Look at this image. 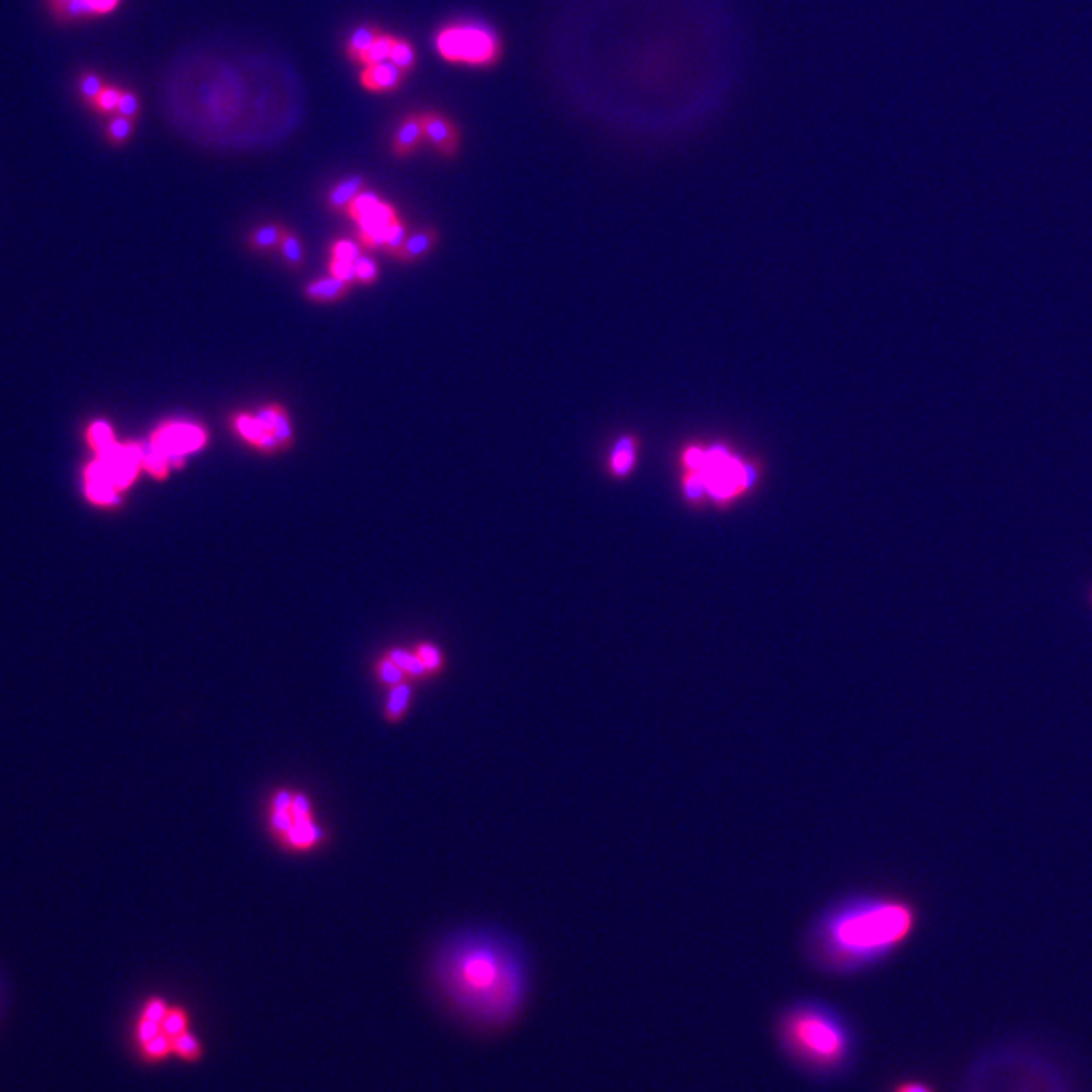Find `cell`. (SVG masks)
I'll use <instances>...</instances> for the list:
<instances>
[{"mask_svg":"<svg viewBox=\"0 0 1092 1092\" xmlns=\"http://www.w3.org/2000/svg\"><path fill=\"white\" fill-rule=\"evenodd\" d=\"M409 700H411V688H409V686L407 684H394V688H393L391 696H388V702H387L388 716H393V718L401 716L405 712V708H407V704H409Z\"/></svg>","mask_w":1092,"mask_h":1092,"instance_id":"37","label":"cell"},{"mask_svg":"<svg viewBox=\"0 0 1092 1092\" xmlns=\"http://www.w3.org/2000/svg\"><path fill=\"white\" fill-rule=\"evenodd\" d=\"M405 239H407V227H405L401 217H399V219H394L391 225H388L387 235H385V243H382V253L394 259V256H397L399 250H401V245L405 243Z\"/></svg>","mask_w":1092,"mask_h":1092,"instance_id":"32","label":"cell"},{"mask_svg":"<svg viewBox=\"0 0 1092 1092\" xmlns=\"http://www.w3.org/2000/svg\"><path fill=\"white\" fill-rule=\"evenodd\" d=\"M437 243H440V231H437L434 225H425L421 227V229L413 231L411 235H407V239H405L401 250H399L394 259L401 263L421 262V259L427 257L435 250Z\"/></svg>","mask_w":1092,"mask_h":1092,"instance_id":"15","label":"cell"},{"mask_svg":"<svg viewBox=\"0 0 1092 1092\" xmlns=\"http://www.w3.org/2000/svg\"><path fill=\"white\" fill-rule=\"evenodd\" d=\"M140 95L136 91L132 89H122V97H120V106H118V116L129 118V120H136L140 116Z\"/></svg>","mask_w":1092,"mask_h":1092,"instance_id":"43","label":"cell"},{"mask_svg":"<svg viewBox=\"0 0 1092 1092\" xmlns=\"http://www.w3.org/2000/svg\"><path fill=\"white\" fill-rule=\"evenodd\" d=\"M169 1008H170V1003L166 1002L164 997L152 996V997H148L142 1003V1008H140L138 1015H140V1018L152 1020V1021H158V1024H162V1020H164V1015H166V1012H169Z\"/></svg>","mask_w":1092,"mask_h":1092,"instance_id":"40","label":"cell"},{"mask_svg":"<svg viewBox=\"0 0 1092 1092\" xmlns=\"http://www.w3.org/2000/svg\"><path fill=\"white\" fill-rule=\"evenodd\" d=\"M272 824H273V827L278 831H284V834H288L290 827L294 825V815H291L290 809H273Z\"/></svg>","mask_w":1092,"mask_h":1092,"instance_id":"46","label":"cell"},{"mask_svg":"<svg viewBox=\"0 0 1092 1092\" xmlns=\"http://www.w3.org/2000/svg\"><path fill=\"white\" fill-rule=\"evenodd\" d=\"M350 290H353L350 285H346L340 279L328 275V278L310 281V284L304 288V294L307 300L316 302V304H336V302L344 300V297L348 296Z\"/></svg>","mask_w":1092,"mask_h":1092,"instance_id":"18","label":"cell"},{"mask_svg":"<svg viewBox=\"0 0 1092 1092\" xmlns=\"http://www.w3.org/2000/svg\"><path fill=\"white\" fill-rule=\"evenodd\" d=\"M290 812L294 815V819L310 818V803H307V799L304 796H296L294 802H291Z\"/></svg>","mask_w":1092,"mask_h":1092,"instance_id":"48","label":"cell"},{"mask_svg":"<svg viewBox=\"0 0 1092 1092\" xmlns=\"http://www.w3.org/2000/svg\"><path fill=\"white\" fill-rule=\"evenodd\" d=\"M388 658H391L393 662L403 670V672H409L413 675H423L427 672L425 664L421 662V658L413 656V653H409L405 650H393L391 656H388Z\"/></svg>","mask_w":1092,"mask_h":1092,"instance_id":"39","label":"cell"},{"mask_svg":"<svg viewBox=\"0 0 1092 1092\" xmlns=\"http://www.w3.org/2000/svg\"><path fill=\"white\" fill-rule=\"evenodd\" d=\"M318 837H320V831H318V827L312 824L310 818L294 819V825H291L288 831V840L294 843V846H302V848L310 846V843L316 842Z\"/></svg>","mask_w":1092,"mask_h":1092,"instance_id":"31","label":"cell"},{"mask_svg":"<svg viewBox=\"0 0 1092 1092\" xmlns=\"http://www.w3.org/2000/svg\"><path fill=\"white\" fill-rule=\"evenodd\" d=\"M291 802H294V797H291L288 791H279L278 796H275L273 809H290Z\"/></svg>","mask_w":1092,"mask_h":1092,"instance_id":"49","label":"cell"},{"mask_svg":"<svg viewBox=\"0 0 1092 1092\" xmlns=\"http://www.w3.org/2000/svg\"><path fill=\"white\" fill-rule=\"evenodd\" d=\"M85 494L94 504L100 506H116L120 504L122 491H118L116 486L107 475L106 468L101 466L100 459L91 462L85 469Z\"/></svg>","mask_w":1092,"mask_h":1092,"instance_id":"14","label":"cell"},{"mask_svg":"<svg viewBox=\"0 0 1092 1092\" xmlns=\"http://www.w3.org/2000/svg\"><path fill=\"white\" fill-rule=\"evenodd\" d=\"M160 1032H162V1024H158V1021L146 1020V1018H140V1015H136V1020H134V1026H132L134 1050H136V1048H140V1046H144L146 1042L152 1040V1037L158 1036Z\"/></svg>","mask_w":1092,"mask_h":1092,"instance_id":"33","label":"cell"},{"mask_svg":"<svg viewBox=\"0 0 1092 1092\" xmlns=\"http://www.w3.org/2000/svg\"><path fill=\"white\" fill-rule=\"evenodd\" d=\"M138 1060L144 1066H160L164 1064L169 1058H172V1037L164 1032H160L158 1036L152 1037L150 1042H146L144 1046L136 1048Z\"/></svg>","mask_w":1092,"mask_h":1092,"instance_id":"21","label":"cell"},{"mask_svg":"<svg viewBox=\"0 0 1092 1092\" xmlns=\"http://www.w3.org/2000/svg\"><path fill=\"white\" fill-rule=\"evenodd\" d=\"M354 267H356V284H360V285L376 284L378 266H376V262L371 256H365V253H362V256L356 259Z\"/></svg>","mask_w":1092,"mask_h":1092,"instance_id":"38","label":"cell"},{"mask_svg":"<svg viewBox=\"0 0 1092 1092\" xmlns=\"http://www.w3.org/2000/svg\"><path fill=\"white\" fill-rule=\"evenodd\" d=\"M134 126H136V120H129V118H124V116H118V113H113V116L110 118V122H107V128H106L107 142H110L112 146H124L129 138H132Z\"/></svg>","mask_w":1092,"mask_h":1092,"instance_id":"29","label":"cell"},{"mask_svg":"<svg viewBox=\"0 0 1092 1092\" xmlns=\"http://www.w3.org/2000/svg\"><path fill=\"white\" fill-rule=\"evenodd\" d=\"M417 656L421 658V662L425 664L427 672H431V670H437L441 666V653L434 646V643H421L419 650H417Z\"/></svg>","mask_w":1092,"mask_h":1092,"instance_id":"44","label":"cell"},{"mask_svg":"<svg viewBox=\"0 0 1092 1092\" xmlns=\"http://www.w3.org/2000/svg\"><path fill=\"white\" fill-rule=\"evenodd\" d=\"M122 0H72L69 4L55 13L57 20L61 23H73L81 19H95V16H107L116 13Z\"/></svg>","mask_w":1092,"mask_h":1092,"instance_id":"16","label":"cell"},{"mask_svg":"<svg viewBox=\"0 0 1092 1092\" xmlns=\"http://www.w3.org/2000/svg\"><path fill=\"white\" fill-rule=\"evenodd\" d=\"M273 435H275V440H278V443H279V450L281 451H288L290 447L294 445V427H291V419H290L288 409H285L284 413H281L278 425H275Z\"/></svg>","mask_w":1092,"mask_h":1092,"instance_id":"42","label":"cell"},{"mask_svg":"<svg viewBox=\"0 0 1092 1092\" xmlns=\"http://www.w3.org/2000/svg\"><path fill=\"white\" fill-rule=\"evenodd\" d=\"M421 120H423L425 140L429 142L431 148L441 158H453L459 152V146H462L457 124L450 116L437 110L421 112Z\"/></svg>","mask_w":1092,"mask_h":1092,"instance_id":"9","label":"cell"},{"mask_svg":"<svg viewBox=\"0 0 1092 1092\" xmlns=\"http://www.w3.org/2000/svg\"><path fill=\"white\" fill-rule=\"evenodd\" d=\"M680 490L690 506H731L756 488L761 466L727 443H688L678 457Z\"/></svg>","mask_w":1092,"mask_h":1092,"instance_id":"4","label":"cell"},{"mask_svg":"<svg viewBox=\"0 0 1092 1092\" xmlns=\"http://www.w3.org/2000/svg\"><path fill=\"white\" fill-rule=\"evenodd\" d=\"M204 1050L207 1048H204L203 1040L193 1030H187L172 1037V1058L185 1064L201 1062L204 1058Z\"/></svg>","mask_w":1092,"mask_h":1092,"instance_id":"19","label":"cell"},{"mask_svg":"<svg viewBox=\"0 0 1092 1092\" xmlns=\"http://www.w3.org/2000/svg\"><path fill=\"white\" fill-rule=\"evenodd\" d=\"M106 83H107V81L101 78V75H97L94 72L81 73V78H79V95L83 97L85 104H89V101L94 100V97L106 88Z\"/></svg>","mask_w":1092,"mask_h":1092,"instance_id":"36","label":"cell"},{"mask_svg":"<svg viewBox=\"0 0 1092 1092\" xmlns=\"http://www.w3.org/2000/svg\"><path fill=\"white\" fill-rule=\"evenodd\" d=\"M365 188H366L365 176L360 175L344 176L342 181H338L336 185L328 191L326 207L332 210V213H346V209L350 207V203H353L354 198L365 191Z\"/></svg>","mask_w":1092,"mask_h":1092,"instance_id":"17","label":"cell"},{"mask_svg":"<svg viewBox=\"0 0 1092 1092\" xmlns=\"http://www.w3.org/2000/svg\"><path fill=\"white\" fill-rule=\"evenodd\" d=\"M773 1034L789 1064L815 1080H836L853 1066L858 1034L834 1003L797 997L775 1015Z\"/></svg>","mask_w":1092,"mask_h":1092,"instance_id":"3","label":"cell"},{"mask_svg":"<svg viewBox=\"0 0 1092 1092\" xmlns=\"http://www.w3.org/2000/svg\"><path fill=\"white\" fill-rule=\"evenodd\" d=\"M1024 1050H997L973 1064L965 1092H1030L1056 1070L1044 1058Z\"/></svg>","mask_w":1092,"mask_h":1092,"instance_id":"5","label":"cell"},{"mask_svg":"<svg viewBox=\"0 0 1092 1092\" xmlns=\"http://www.w3.org/2000/svg\"><path fill=\"white\" fill-rule=\"evenodd\" d=\"M388 61L394 63L401 72L409 75L415 69V63H417V53H415V47L411 45V41L403 39V37H397L393 43Z\"/></svg>","mask_w":1092,"mask_h":1092,"instance_id":"28","label":"cell"},{"mask_svg":"<svg viewBox=\"0 0 1092 1092\" xmlns=\"http://www.w3.org/2000/svg\"><path fill=\"white\" fill-rule=\"evenodd\" d=\"M144 443H113L106 451L97 453V459L106 468L107 475L116 486L118 491L128 490L136 482L140 469H142Z\"/></svg>","mask_w":1092,"mask_h":1092,"instance_id":"8","label":"cell"},{"mask_svg":"<svg viewBox=\"0 0 1092 1092\" xmlns=\"http://www.w3.org/2000/svg\"><path fill=\"white\" fill-rule=\"evenodd\" d=\"M435 49L447 63L491 67L502 57L498 32L482 23H453L435 35Z\"/></svg>","mask_w":1092,"mask_h":1092,"instance_id":"6","label":"cell"},{"mask_svg":"<svg viewBox=\"0 0 1092 1092\" xmlns=\"http://www.w3.org/2000/svg\"><path fill=\"white\" fill-rule=\"evenodd\" d=\"M150 441L160 451H164L166 457H187L207 447L209 431L203 425L193 423V421H166L154 431Z\"/></svg>","mask_w":1092,"mask_h":1092,"instance_id":"7","label":"cell"},{"mask_svg":"<svg viewBox=\"0 0 1092 1092\" xmlns=\"http://www.w3.org/2000/svg\"><path fill=\"white\" fill-rule=\"evenodd\" d=\"M378 674H381V680H382V682H387V684H401V680H403V674H405V672H403L401 668L397 666V664L393 662L391 658H387L385 662H381V666H378Z\"/></svg>","mask_w":1092,"mask_h":1092,"instance_id":"45","label":"cell"},{"mask_svg":"<svg viewBox=\"0 0 1092 1092\" xmlns=\"http://www.w3.org/2000/svg\"><path fill=\"white\" fill-rule=\"evenodd\" d=\"M120 97H122V88L113 83H106V88L97 94L94 100L89 101L91 112L100 113V116H113L118 112V106H120Z\"/></svg>","mask_w":1092,"mask_h":1092,"instance_id":"27","label":"cell"},{"mask_svg":"<svg viewBox=\"0 0 1092 1092\" xmlns=\"http://www.w3.org/2000/svg\"><path fill=\"white\" fill-rule=\"evenodd\" d=\"M69 3H72V0H47V9H49V13L55 14L65 7V4H69Z\"/></svg>","mask_w":1092,"mask_h":1092,"instance_id":"50","label":"cell"},{"mask_svg":"<svg viewBox=\"0 0 1092 1092\" xmlns=\"http://www.w3.org/2000/svg\"><path fill=\"white\" fill-rule=\"evenodd\" d=\"M1090 603H1092V595H1090Z\"/></svg>","mask_w":1092,"mask_h":1092,"instance_id":"51","label":"cell"},{"mask_svg":"<svg viewBox=\"0 0 1092 1092\" xmlns=\"http://www.w3.org/2000/svg\"><path fill=\"white\" fill-rule=\"evenodd\" d=\"M285 229H288V227L284 223L259 225L251 231L250 237H247V245L257 253H269V251L279 250V243L284 239Z\"/></svg>","mask_w":1092,"mask_h":1092,"instance_id":"20","label":"cell"},{"mask_svg":"<svg viewBox=\"0 0 1092 1092\" xmlns=\"http://www.w3.org/2000/svg\"><path fill=\"white\" fill-rule=\"evenodd\" d=\"M892 1092H937L933 1084L922 1083V1080H905L892 1089Z\"/></svg>","mask_w":1092,"mask_h":1092,"instance_id":"47","label":"cell"},{"mask_svg":"<svg viewBox=\"0 0 1092 1092\" xmlns=\"http://www.w3.org/2000/svg\"><path fill=\"white\" fill-rule=\"evenodd\" d=\"M405 78H407V73L401 72L397 65L391 61H382L369 65V67H362L359 79L362 89L371 91V94H393V91H397L405 83Z\"/></svg>","mask_w":1092,"mask_h":1092,"instance_id":"12","label":"cell"},{"mask_svg":"<svg viewBox=\"0 0 1092 1092\" xmlns=\"http://www.w3.org/2000/svg\"><path fill=\"white\" fill-rule=\"evenodd\" d=\"M918 927V906L908 896L856 890L825 902L803 931L805 963L825 977H853L884 965Z\"/></svg>","mask_w":1092,"mask_h":1092,"instance_id":"2","label":"cell"},{"mask_svg":"<svg viewBox=\"0 0 1092 1092\" xmlns=\"http://www.w3.org/2000/svg\"><path fill=\"white\" fill-rule=\"evenodd\" d=\"M431 971L450 1012L478 1032L510 1028L531 996V957L514 934L496 927L447 937Z\"/></svg>","mask_w":1092,"mask_h":1092,"instance_id":"1","label":"cell"},{"mask_svg":"<svg viewBox=\"0 0 1092 1092\" xmlns=\"http://www.w3.org/2000/svg\"><path fill=\"white\" fill-rule=\"evenodd\" d=\"M394 39H397V35H391V32L382 31L381 35H378L376 39L371 43V47L366 49L365 53H362L359 61H356V65H360V67H369V65L388 61V57H391V49H393Z\"/></svg>","mask_w":1092,"mask_h":1092,"instance_id":"25","label":"cell"},{"mask_svg":"<svg viewBox=\"0 0 1092 1092\" xmlns=\"http://www.w3.org/2000/svg\"><path fill=\"white\" fill-rule=\"evenodd\" d=\"M191 1030V1015L185 1008L181 1005H170L169 1012H166L164 1020H162V1032L169 1034L170 1037H175L182 1032Z\"/></svg>","mask_w":1092,"mask_h":1092,"instance_id":"30","label":"cell"},{"mask_svg":"<svg viewBox=\"0 0 1092 1092\" xmlns=\"http://www.w3.org/2000/svg\"><path fill=\"white\" fill-rule=\"evenodd\" d=\"M142 469H146V472H148L156 480H166V478H169L170 469H172L170 463H169V457H166V453L160 451L152 441L144 443Z\"/></svg>","mask_w":1092,"mask_h":1092,"instance_id":"26","label":"cell"},{"mask_svg":"<svg viewBox=\"0 0 1092 1092\" xmlns=\"http://www.w3.org/2000/svg\"><path fill=\"white\" fill-rule=\"evenodd\" d=\"M425 140L421 112L405 113L391 138V152L394 158H411Z\"/></svg>","mask_w":1092,"mask_h":1092,"instance_id":"11","label":"cell"},{"mask_svg":"<svg viewBox=\"0 0 1092 1092\" xmlns=\"http://www.w3.org/2000/svg\"><path fill=\"white\" fill-rule=\"evenodd\" d=\"M328 275H332V278L340 279L342 284L350 285V288H354V284H356V267H354V263L342 262V259H332V257L328 259Z\"/></svg>","mask_w":1092,"mask_h":1092,"instance_id":"41","label":"cell"},{"mask_svg":"<svg viewBox=\"0 0 1092 1092\" xmlns=\"http://www.w3.org/2000/svg\"><path fill=\"white\" fill-rule=\"evenodd\" d=\"M362 253H365V250H362L360 243L354 239H346V237L344 239H336L332 245H330V257L342 259V262L356 263V259H359Z\"/></svg>","mask_w":1092,"mask_h":1092,"instance_id":"34","label":"cell"},{"mask_svg":"<svg viewBox=\"0 0 1092 1092\" xmlns=\"http://www.w3.org/2000/svg\"><path fill=\"white\" fill-rule=\"evenodd\" d=\"M279 253L284 257L285 266H288L291 272H300V267L304 266V243H302L300 237H297L296 231H291L290 227L285 229L284 239L279 243Z\"/></svg>","mask_w":1092,"mask_h":1092,"instance_id":"23","label":"cell"},{"mask_svg":"<svg viewBox=\"0 0 1092 1092\" xmlns=\"http://www.w3.org/2000/svg\"><path fill=\"white\" fill-rule=\"evenodd\" d=\"M88 440H89V445L94 447L95 453L106 451L107 447H112L113 443H116V440H113L112 427L107 423H104V421H97V423L91 425V429L88 434Z\"/></svg>","mask_w":1092,"mask_h":1092,"instance_id":"35","label":"cell"},{"mask_svg":"<svg viewBox=\"0 0 1092 1092\" xmlns=\"http://www.w3.org/2000/svg\"><path fill=\"white\" fill-rule=\"evenodd\" d=\"M346 215L354 221L356 227L371 223V221L376 219H397L399 213L397 209L393 207L391 203L382 201L376 193L372 191H362L359 197L350 203V207L346 209Z\"/></svg>","mask_w":1092,"mask_h":1092,"instance_id":"13","label":"cell"},{"mask_svg":"<svg viewBox=\"0 0 1092 1092\" xmlns=\"http://www.w3.org/2000/svg\"><path fill=\"white\" fill-rule=\"evenodd\" d=\"M641 440L634 434H624L618 437V441L611 445L607 457V472L611 478L625 480L627 475L635 472L637 462H640Z\"/></svg>","mask_w":1092,"mask_h":1092,"instance_id":"10","label":"cell"},{"mask_svg":"<svg viewBox=\"0 0 1092 1092\" xmlns=\"http://www.w3.org/2000/svg\"><path fill=\"white\" fill-rule=\"evenodd\" d=\"M381 32H382L381 26H378V25H372V23H366V25H359V26H356V29H354L353 32H350L348 41H346V45H344L346 57H348L350 61H353V63L359 61L362 53H365L366 49L371 47V43L375 41L376 37L381 35Z\"/></svg>","mask_w":1092,"mask_h":1092,"instance_id":"22","label":"cell"},{"mask_svg":"<svg viewBox=\"0 0 1092 1092\" xmlns=\"http://www.w3.org/2000/svg\"><path fill=\"white\" fill-rule=\"evenodd\" d=\"M233 429L237 434L241 435V440H245L250 445H253L257 450V445L262 443L263 435L269 434V431L263 429V425L259 423L256 413H237L233 415Z\"/></svg>","mask_w":1092,"mask_h":1092,"instance_id":"24","label":"cell"}]
</instances>
